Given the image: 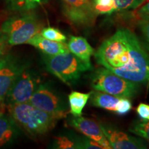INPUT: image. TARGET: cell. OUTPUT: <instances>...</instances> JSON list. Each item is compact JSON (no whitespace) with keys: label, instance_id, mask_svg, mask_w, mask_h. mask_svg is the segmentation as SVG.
<instances>
[{"label":"cell","instance_id":"d4e9b609","mask_svg":"<svg viewBox=\"0 0 149 149\" xmlns=\"http://www.w3.org/2000/svg\"><path fill=\"white\" fill-rule=\"evenodd\" d=\"M81 149H104V148L95 141L86 137L81 138Z\"/></svg>","mask_w":149,"mask_h":149},{"label":"cell","instance_id":"9c48e42d","mask_svg":"<svg viewBox=\"0 0 149 149\" xmlns=\"http://www.w3.org/2000/svg\"><path fill=\"white\" fill-rule=\"evenodd\" d=\"M27 66L14 55H4L0 60V104H4L8 91L20 73Z\"/></svg>","mask_w":149,"mask_h":149},{"label":"cell","instance_id":"e0dca14e","mask_svg":"<svg viewBox=\"0 0 149 149\" xmlns=\"http://www.w3.org/2000/svg\"><path fill=\"white\" fill-rule=\"evenodd\" d=\"M48 0H9L11 9L17 11H28L37 6L46 3Z\"/></svg>","mask_w":149,"mask_h":149},{"label":"cell","instance_id":"6da1fadb","mask_svg":"<svg viewBox=\"0 0 149 149\" xmlns=\"http://www.w3.org/2000/svg\"><path fill=\"white\" fill-rule=\"evenodd\" d=\"M99 64L124 79L149 87V55L133 31L118 29L94 53Z\"/></svg>","mask_w":149,"mask_h":149},{"label":"cell","instance_id":"277c9868","mask_svg":"<svg viewBox=\"0 0 149 149\" xmlns=\"http://www.w3.org/2000/svg\"><path fill=\"white\" fill-rule=\"evenodd\" d=\"M91 86L95 91H101L121 98L130 99L138 93L139 84L129 81L102 67L91 74Z\"/></svg>","mask_w":149,"mask_h":149},{"label":"cell","instance_id":"30bf717a","mask_svg":"<svg viewBox=\"0 0 149 149\" xmlns=\"http://www.w3.org/2000/svg\"><path fill=\"white\" fill-rule=\"evenodd\" d=\"M100 127L106 137L114 149H143L146 144L140 138L129 135L113 126L100 123Z\"/></svg>","mask_w":149,"mask_h":149},{"label":"cell","instance_id":"52a82bcc","mask_svg":"<svg viewBox=\"0 0 149 149\" xmlns=\"http://www.w3.org/2000/svg\"><path fill=\"white\" fill-rule=\"evenodd\" d=\"M39 86L38 79L28 67L17 78L4 99L5 105L27 103Z\"/></svg>","mask_w":149,"mask_h":149},{"label":"cell","instance_id":"ffe728a7","mask_svg":"<svg viewBox=\"0 0 149 149\" xmlns=\"http://www.w3.org/2000/svg\"><path fill=\"white\" fill-rule=\"evenodd\" d=\"M93 7L97 14L109 15L115 12L114 0H94Z\"/></svg>","mask_w":149,"mask_h":149},{"label":"cell","instance_id":"44dd1931","mask_svg":"<svg viewBox=\"0 0 149 149\" xmlns=\"http://www.w3.org/2000/svg\"><path fill=\"white\" fill-rule=\"evenodd\" d=\"M40 34L48 40L59 42H65L67 40L66 35L60 31L53 27L44 28L41 31Z\"/></svg>","mask_w":149,"mask_h":149},{"label":"cell","instance_id":"3957f363","mask_svg":"<svg viewBox=\"0 0 149 149\" xmlns=\"http://www.w3.org/2000/svg\"><path fill=\"white\" fill-rule=\"evenodd\" d=\"M42 29V24L32 13L11 17L3 22L1 26V31L10 46L27 44L33 36L40 33Z\"/></svg>","mask_w":149,"mask_h":149},{"label":"cell","instance_id":"484cf974","mask_svg":"<svg viewBox=\"0 0 149 149\" xmlns=\"http://www.w3.org/2000/svg\"><path fill=\"white\" fill-rule=\"evenodd\" d=\"M137 115L141 120L149 121V105L146 104H139L136 109Z\"/></svg>","mask_w":149,"mask_h":149},{"label":"cell","instance_id":"7402d4cb","mask_svg":"<svg viewBox=\"0 0 149 149\" xmlns=\"http://www.w3.org/2000/svg\"><path fill=\"white\" fill-rule=\"evenodd\" d=\"M144 0H114L115 11L137 8Z\"/></svg>","mask_w":149,"mask_h":149},{"label":"cell","instance_id":"7c38bea8","mask_svg":"<svg viewBox=\"0 0 149 149\" xmlns=\"http://www.w3.org/2000/svg\"><path fill=\"white\" fill-rule=\"evenodd\" d=\"M72 127L81 132L85 137L95 141L103 146L104 149H111L112 147L102 131L100 124L94 120L81 116H73L70 121Z\"/></svg>","mask_w":149,"mask_h":149},{"label":"cell","instance_id":"2e32d148","mask_svg":"<svg viewBox=\"0 0 149 149\" xmlns=\"http://www.w3.org/2000/svg\"><path fill=\"white\" fill-rule=\"evenodd\" d=\"M91 92L84 93L72 91L68 95L70 105V113L73 116H81L86 104L90 99Z\"/></svg>","mask_w":149,"mask_h":149},{"label":"cell","instance_id":"8992f818","mask_svg":"<svg viewBox=\"0 0 149 149\" xmlns=\"http://www.w3.org/2000/svg\"><path fill=\"white\" fill-rule=\"evenodd\" d=\"M28 103L57 120L66 117L68 111L57 94L49 87L39 84Z\"/></svg>","mask_w":149,"mask_h":149},{"label":"cell","instance_id":"4316f807","mask_svg":"<svg viewBox=\"0 0 149 149\" xmlns=\"http://www.w3.org/2000/svg\"><path fill=\"white\" fill-rule=\"evenodd\" d=\"M8 45H9L7 42L6 37L3 34V33L0 31V60L5 55L6 51Z\"/></svg>","mask_w":149,"mask_h":149},{"label":"cell","instance_id":"d6986e66","mask_svg":"<svg viewBox=\"0 0 149 149\" xmlns=\"http://www.w3.org/2000/svg\"><path fill=\"white\" fill-rule=\"evenodd\" d=\"M129 131L149 141V121L141 120L134 123L129 128Z\"/></svg>","mask_w":149,"mask_h":149},{"label":"cell","instance_id":"ba28073f","mask_svg":"<svg viewBox=\"0 0 149 149\" xmlns=\"http://www.w3.org/2000/svg\"><path fill=\"white\" fill-rule=\"evenodd\" d=\"M63 13L74 25L89 26L94 23L96 17L93 4L90 0H62Z\"/></svg>","mask_w":149,"mask_h":149},{"label":"cell","instance_id":"cb8c5ba5","mask_svg":"<svg viewBox=\"0 0 149 149\" xmlns=\"http://www.w3.org/2000/svg\"><path fill=\"white\" fill-rule=\"evenodd\" d=\"M137 25L140 30L144 42L149 48V20H139Z\"/></svg>","mask_w":149,"mask_h":149},{"label":"cell","instance_id":"9a60e30c","mask_svg":"<svg viewBox=\"0 0 149 149\" xmlns=\"http://www.w3.org/2000/svg\"><path fill=\"white\" fill-rule=\"evenodd\" d=\"M15 122L8 115L0 114V148L12 140L16 133Z\"/></svg>","mask_w":149,"mask_h":149},{"label":"cell","instance_id":"5b68a950","mask_svg":"<svg viewBox=\"0 0 149 149\" xmlns=\"http://www.w3.org/2000/svg\"><path fill=\"white\" fill-rule=\"evenodd\" d=\"M44 59L46 69L68 85L77 81L83 72L92 69L69 51L55 55H46Z\"/></svg>","mask_w":149,"mask_h":149},{"label":"cell","instance_id":"7a4b0ae2","mask_svg":"<svg viewBox=\"0 0 149 149\" xmlns=\"http://www.w3.org/2000/svg\"><path fill=\"white\" fill-rule=\"evenodd\" d=\"M11 118L31 135H42L55 127L57 120L55 117L37 109L29 103L7 105Z\"/></svg>","mask_w":149,"mask_h":149},{"label":"cell","instance_id":"4fadbf2b","mask_svg":"<svg viewBox=\"0 0 149 149\" xmlns=\"http://www.w3.org/2000/svg\"><path fill=\"white\" fill-rule=\"evenodd\" d=\"M66 45L69 52L83 61L87 66L92 68L91 57L94 55L95 51L85 38L82 37L70 36Z\"/></svg>","mask_w":149,"mask_h":149},{"label":"cell","instance_id":"5bb4252c","mask_svg":"<svg viewBox=\"0 0 149 149\" xmlns=\"http://www.w3.org/2000/svg\"><path fill=\"white\" fill-rule=\"evenodd\" d=\"M27 44L35 46L47 55H55L69 51L65 42H59L48 40L42 36L40 33L33 36L27 42Z\"/></svg>","mask_w":149,"mask_h":149},{"label":"cell","instance_id":"ac0fdd59","mask_svg":"<svg viewBox=\"0 0 149 149\" xmlns=\"http://www.w3.org/2000/svg\"><path fill=\"white\" fill-rule=\"evenodd\" d=\"M54 148L57 149H81V138H70L66 136L56 137Z\"/></svg>","mask_w":149,"mask_h":149},{"label":"cell","instance_id":"8fae6325","mask_svg":"<svg viewBox=\"0 0 149 149\" xmlns=\"http://www.w3.org/2000/svg\"><path fill=\"white\" fill-rule=\"evenodd\" d=\"M90 99L94 107L113 111L118 115L127 114L132 109L129 99L118 97L101 91H92Z\"/></svg>","mask_w":149,"mask_h":149},{"label":"cell","instance_id":"603a6c76","mask_svg":"<svg viewBox=\"0 0 149 149\" xmlns=\"http://www.w3.org/2000/svg\"><path fill=\"white\" fill-rule=\"evenodd\" d=\"M135 15L139 20H149V0H144L137 7Z\"/></svg>","mask_w":149,"mask_h":149},{"label":"cell","instance_id":"83f0119b","mask_svg":"<svg viewBox=\"0 0 149 149\" xmlns=\"http://www.w3.org/2000/svg\"><path fill=\"white\" fill-rule=\"evenodd\" d=\"M4 106H5V105H3V104H0V114L3 113V112L1 111V109H2L3 107H4Z\"/></svg>","mask_w":149,"mask_h":149}]
</instances>
